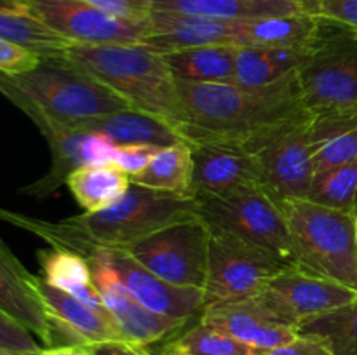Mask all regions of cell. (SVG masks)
I'll use <instances>...</instances> for the list:
<instances>
[{
    "mask_svg": "<svg viewBox=\"0 0 357 355\" xmlns=\"http://www.w3.org/2000/svg\"><path fill=\"white\" fill-rule=\"evenodd\" d=\"M162 56L178 82L236 84L237 45H202Z\"/></svg>",
    "mask_w": 357,
    "mask_h": 355,
    "instance_id": "cell-23",
    "label": "cell"
},
{
    "mask_svg": "<svg viewBox=\"0 0 357 355\" xmlns=\"http://www.w3.org/2000/svg\"><path fill=\"white\" fill-rule=\"evenodd\" d=\"M37 275L30 274L0 239V310L52 348V324L37 289Z\"/></svg>",
    "mask_w": 357,
    "mask_h": 355,
    "instance_id": "cell-20",
    "label": "cell"
},
{
    "mask_svg": "<svg viewBox=\"0 0 357 355\" xmlns=\"http://www.w3.org/2000/svg\"><path fill=\"white\" fill-rule=\"evenodd\" d=\"M0 93L35 122L51 148L52 162L47 174L21 190L23 194L33 195V197H47L66 183L73 171L86 166L82 150L87 129L73 127V125L56 120L47 111L42 110L33 100H30L20 87L14 86L9 75L2 72H0Z\"/></svg>",
    "mask_w": 357,
    "mask_h": 355,
    "instance_id": "cell-13",
    "label": "cell"
},
{
    "mask_svg": "<svg viewBox=\"0 0 357 355\" xmlns=\"http://www.w3.org/2000/svg\"><path fill=\"white\" fill-rule=\"evenodd\" d=\"M37 289L52 324V348L86 347L101 341L122 340L112 317L101 315L75 296L37 278Z\"/></svg>",
    "mask_w": 357,
    "mask_h": 355,
    "instance_id": "cell-18",
    "label": "cell"
},
{
    "mask_svg": "<svg viewBox=\"0 0 357 355\" xmlns=\"http://www.w3.org/2000/svg\"><path fill=\"white\" fill-rule=\"evenodd\" d=\"M153 10L216 17V19H255L303 13L293 0H152Z\"/></svg>",
    "mask_w": 357,
    "mask_h": 355,
    "instance_id": "cell-27",
    "label": "cell"
},
{
    "mask_svg": "<svg viewBox=\"0 0 357 355\" xmlns=\"http://www.w3.org/2000/svg\"><path fill=\"white\" fill-rule=\"evenodd\" d=\"M300 270L357 291V223L354 212L309 198L281 202Z\"/></svg>",
    "mask_w": 357,
    "mask_h": 355,
    "instance_id": "cell-4",
    "label": "cell"
},
{
    "mask_svg": "<svg viewBox=\"0 0 357 355\" xmlns=\"http://www.w3.org/2000/svg\"><path fill=\"white\" fill-rule=\"evenodd\" d=\"M38 261L42 267V278L54 287L63 289L68 294L93 308L101 315L112 317L93 282V274L87 260L80 254L65 249L40 251Z\"/></svg>",
    "mask_w": 357,
    "mask_h": 355,
    "instance_id": "cell-25",
    "label": "cell"
},
{
    "mask_svg": "<svg viewBox=\"0 0 357 355\" xmlns=\"http://www.w3.org/2000/svg\"><path fill=\"white\" fill-rule=\"evenodd\" d=\"M265 355H335L326 343L319 338L298 334L289 343L265 352Z\"/></svg>",
    "mask_w": 357,
    "mask_h": 355,
    "instance_id": "cell-38",
    "label": "cell"
},
{
    "mask_svg": "<svg viewBox=\"0 0 357 355\" xmlns=\"http://www.w3.org/2000/svg\"><path fill=\"white\" fill-rule=\"evenodd\" d=\"M52 355H84L80 347H61V348H49Z\"/></svg>",
    "mask_w": 357,
    "mask_h": 355,
    "instance_id": "cell-40",
    "label": "cell"
},
{
    "mask_svg": "<svg viewBox=\"0 0 357 355\" xmlns=\"http://www.w3.org/2000/svg\"><path fill=\"white\" fill-rule=\"evenodd\" d=\"M241 19L190 16V14L152 10L149 35L143 45L167 54L202 45H237L239 47Z\"/></svg>",
    "mask_w": 357,
    "mask_h": 355,
    "instance_id": "cell-19",
    "label": "cell"
},
{
    "mask_svg": "<svg viewBox=\"0 0 357 355\" xmlns=\"http://www.w3.org/2000/svg\"><path fill=\"white\" fill-rule=\"evenodd\" d=\"M267 47L243 45L237 47L236 84L243 87H265L282 79Z\"/></svg>",
    "mask_w": 357,
    "mask_h": 355,
    "instance_id": "cell-33",
    "label": "cell"
},
{
    "mask_svg": "<svg viewBox=\"0 0 357 355\" xmlns=\"http://www.w3.org/2000/svg\"><path fill=\"white\" fill-rule=\"evenodd\" d=\"M0 38L44 58H63L72 42L31 14L23 0H0Z\"/></svg>",
    "mask_w": 357,
    "mask_h": 355,
    "instance_id": "cell-21",
    "label": "cell"
},
{
    "mask_svg": "<svg viewBox=\"0 0 357 355\" xmlns=\"http://www.w3.org/2000/svg\"><path fill=\"white\" fill-rule=\"evenodd\" d=\"M82 129L103 132L115 145H152L164 148L183 141L178 129L166 120L136 110H122L105 115L87 122Z\"/></svg>",
    "mask_w": 357,
    "mask_h": 355,
    "instance_id": "cell-24",
    "label": "cell"
},
{
    "mask_svg": "<svg viewBox=\"0 0 357 355\" xmlns=\"http://www.w3.org/2000/svg\"><path fill=\"white\" fill-rule=\"evenodd\" d=\"M47 348L38 352H13V350H6V348H0V355H44Z\"/></svg>",
    "mask_w": 357,
    "mask_h": 355,
    "instance_id": "cell-42",
    "label": "cell"
},
{
    "mask_svg": "<svg viewBox=\"0 0 357 355\" xmlns=\"http://www.w3.org/2000/svg\"><path fill=\"white\" fill-rule=\"evenodd\" d=\"M199 216L211 228L225 230L274 254L286 267L298 268L282 205L264 187L223 197H199Z\"/></svg>",
    "mask_w": 357,
    "mask_h": 355,
    "instance_id": "cell-7",
    "label": "cell"
},
{
    "mask_svg": "<svg viewBox=\"0 0 357 355\" xmlns=\"http://www.w3.org/2000/svg\"><path fill=\"white\" fill-rule=\"evenodd\" d=\"M296 77L310 117L357 111V30L323 19Z\"/></svg>",
    "mask_w": 357,
    "mask_h": 355,
    "instance_id": "cell-6",
    "label": "cell"
},
{
    "mask_svg": "<svg viewBox=\"0 0 357 355\" xmlns=\"http://www.w3.org/2000/svg\"><path fill=\"white\" fill-rule=\"evenodd\" d=\"M23 3L72 44H143L149 35V19H119L84 0H23Z\"/></svg>",
    "mask_w": 357,
    "mask_h": 355,
    "instance_id": "cell-10",
    "label": "cell"
},
{
    "mask_svg": "<svg viewBox=\"0 0 357 355\" xmlns=\"http://www.w3.org/2000/svg\"><path fill=\"white\" fill-rule=\"evenodd\" d=\"M310 136L316 174L357 160V111L312 117Z\"/></svg>",
    "mask_w": 357,
    "mask_h": 355,
    "instance_id": "cell-22",
    "label": "cell"
},
{
    "mask_svg": "<svg viewBox=\"0 0 357 355\" xmlns=\"http://www.w3.org/2000/svg\"><path fill=\"white\" fill-rule=\"evenodd\" d=\"M199 320L260 352L289 343L300 334L298 326L286 319L261 289L250 298L206 306Z\"/></svg>",
    "mask_w": 357,
    "mask_h": 355,
    "instance_id": "cell-14",
    "label": "cell"
},
{
    "mask_svg": "<svg viewBox=\"0 0 357 355\" xmlns=\"http://www.w3.org/2000/svg\"><path fill=\"white\" fill-rule=\"evenodd\" d=\"M293 2L298 3V6L302 7L303 13L312 14L314 13V7L317 6V2H319V0H293Z\"/></svg>",
    "mask_w": 357,
    "mask_h": 355,
    "instance_id": "cell-41",
    "label": "cell"
},
{
    "mask_svg": "<svg viewBox=\"0 0 357 355\" xmlns=\"http://www.w3.org/2000/svg\"><path fill=\"white\" fill-rule=\"evenodd\" d=\"M162 355H178V354H173V352H169V350H167V348H164Z\"/></svg>",
    "mask_w": 357,
    "mask_h": 355,
    "instance_id": "cell-43",
    "label": "cell"
},
{
    "mask_svg": "<svg viewBox=\"0 0 357 355\" xmlns=\"http://www.w3.org/2000/svg\"><path fill=\"white\" fill-rule=\"evenodd\" d=\"M194 174L190 197H223L246 188L264 187L255 153L237 145L190 141Z\"/></svg>",
    "mask_w": 357,
    "mask_h": 355,
    "instance_id": "cell-16",
    "label": "cell"
},
{
    "mask_svg": "<svg viewBox=\"0 0 357 355\" xmlns=\"http://www.w3.org/2000/svg\"><path fill=\"white\" fill-rule=\"evenodd\" d=\"M354 214H356V223H357V207H356V212H354Z\"/></svg>",
    "mask_w": 357,
    "mask_h": 355,
    "instance_id": "cell-45",
    "label": "cell"
},
{
    "mask_svg": "<svg viewBox=\"0 0 357 355\" xmlns=\"http://www.w3.org/2000/svg\"><path fill=\"white\" fill-rule=\"evenodd\" d=\"M204 308L257 294L272 275L286 267L279 258L234 233L211 228ZM202 308V310H204Z\"/></svg>",
    "mask_w": 357,
    "mask_h": 355,
    "instance_id": "cell-9",
    "label": "cell"
},
{
    "mask_svg": "<svg viewBox=\"0 0 357 355\" xmlns=\"http://www.w3.org/2000/svg\"><path fill=\"white\" fill-rule=\"evenodd\" d=\"M194 214H199L194 197H178L138 184H131L112 207L56 223L0 207V221L40 237L54 249L72 251L86 260L100 249H126L149 233Z\"/></svg>",
    "mask_w": 357,
    "mask_h": 355,
    "instance_id": "cell-2",
    "label": "cell"
},
{
    "mask_svg": "<svg viewBox=\"0 0 357 355\" xmlns=\"http://www.w3.org/2000/svg\"><path fill=\"white\" fill-rule=\"evenodd\" d=\"M316 204L338 211L356 212L357 207V160L316 174L307 197Z\"/></svg>",
    "mask_w": 357,
    "mask_h": 355,
    "instance_id": "cell-32",
    "label": "cell"
},
{
    "mask_svg": "<svg viewBox=\"0 0 357 355\" xmlns=\"http://www.w3.org/2000/svg\"><path fill=\"white\" fill-rule=\"evenodd\" d=\"M300 334L323 340L335 355H357V298L300 324Z\"/></svg>",
    "mask_w": 357,
    "mask_h": 355,
    "instance_id": "cell-30",
    "label": "cell"
},
{
    "mask_svg": "<svg viewBox=\"0 0 357 355\" xmlns=\"http://www.w3.org/2000/svg\"><path fill=\"white\" fill-rule=\"evenodd\" d=\"M82 348L84 355H153L149 345L132 343L128 340H110L101 343L86 345Z\"/></svg>",
    "mask_w": 357,
    "mask_h": 355,
    "instance_id": "cell-39",
    "label": "cell"
},
{
    "mask_svg": "<svg viewBox=\"0 0 357 355\" xmlns=\"http://www.w3.org/2000/svg\"><path fill=\"white\" fill-rule=\"evenodd\" d=\"M65 184L84 212H96L117 204L132 183L115 164H101L79 167Z\"/></svg>",
    "mask_w": 357,
    "mask_h": 355,
    "instance_id": "cell-28",
    "label": "cell"
},
{
    "mask_svg": "<svg viewBox=\"0 0 357 355\" xmlns=\"http://www.w3.org/2000/svg\"><path fill=\"white\" fill-rule=\"evenodd\" d=\"M44 355H52V354H51V350H49V348H47V350H45V354H44Z\"/></svg>",
    "mask_w": 357,
    "mask_h": 355,
    "instance_id": "cell-44",
    "label": "cell"
},
{
    "mask_svg": "<svg viewBox=\"0 0 357 355\" xmlns=\"http://www.w3.org/2000/svg\"><path fill=\"white\" fill-rule=\"evenodd\" d=\"M9 79L51 117L73 127L82 129L105 115L132 110L114 90L65 56L40 59L33 70Z\"/></svg>",
    "mask_w": 357,
    "mask_h": 355,
    "instance_id": "cell-5",
    "label": "cell"
},
{
    "mask_svg": "<svg viewBox=\"0 0 357 355\" xmlns=\"http://www.w3.org/2000/svg\"><path fill=\"white\" fill-rule=\"evenodd\" d=\"M261 292L298 327L305 320L349 305L357 298L354 289L300 268H284L272 275Z\"/></svg>",
    "mask_w": 357,
    "mask_h": 355,
    "instance_id": "cell-15",
    "label": "cell"
},
{
    "mask_svg": "<svg viewBox=\"0 0 357 355\" xmlns=\"http://www.w3.org/2000/svg\"><path fill=\"white\" fill-rule=\"evenodd\" d=\"M310 118L278 132L255 152L261 184L279 204L289 198H305L312 187L316 173Z\"/></svg>",
    "mask_w": 357,
    "mask_h": 355,
    "instance_id": "cell-11",
    "label": "cell"
},
{
    "mask_svg": "<svg viewBox=\"0 0 357 355\" xmlns=\"http://www.w3.org/2000/svg\"><path fill=\"white\" fill-rule=\"evenodd\" d=\"M166 348L178 355H265V352L201 320L183 334H178Z\"/></svg>",
    "mask_w": 357,
    "mask_h": 355,
    "instance_id": "cell-31",
    "label": "cell"
},
{
    "mask_svg": "<svg viewBox=\"0 0 357 355\" xmlns=\"http://www.w3.org/2000/svg\"><path fill=\"white\" fill-rule=\"evenodd\" d=\"M93 282L112 315L122 340L139 345H152L176 334L188 320L164 317L139 305L122 285L117 271L112 267L107 249H100L87 258Z\"/></svg>",
    "mask_w": 357,
    "mask_h": 355,
    "instance_id": "cell-12",
    "label": "cell"
},
{
    "mask_svg": "<svg viewBox=\"0 0 357 355\" xmlns=\"http://www.w3.org/2000/svg\"><path fill=\"white\" fill-rule=\"evenodd\" d=\"M65 58L114 90L132 110L162 118L183 138L188 115L160 52L143 44H73Z\"/></svg>",
    "mask_w": 357,
    "mask_h": 355,
    "instance_id": "cell-3",
    "label": "cell"
},
{
    "mask_svg": "<svg viewBox=\"0 0 357 355\" xmlns=\"http://www.w3.org/2000/svg\"><path fill=\"white\" fill-rule=\"evenodd\" d=\"M178 90L188 115L185 143H227L255 153L272 136L310 118L296 72L265 87L178 82Z\"/></svg>",
    "mask_w": 357,
    "mask_h": 355,
    "instance_id": "cell-1",
    "label": "cell"
},
{
    "mask_svg": "<svg viewBox=\"0 0 357 355\" xmlns=\"http://www.w3.org/2000/svg\"><path fill=\"white\" fill-rule=\"evenodd\" d=\"M209 235L208 223L194 214L149 233L124 251L162 281L204 291Z\"/></svg>",
    "mask_w": 357,
    "mask_h": 355,
    "instance_id": "cell-8",
    "label": "cell"
},
{
    "mask_svg": "<svg viewBox=\"0 0 357 355\" xmlns=\"http://www.w3.org/2000/svg\"><path fill=\"white\" fill-rule=\"evenodd\" d=\"M159 146L152 145H119L112 164H115L119 169L124 171L131 178L149 166Z\"/></svg>",
    "mask_w": 357,
    "mask_h": 355,
    "instance_id": "cell-36",
    "label": "cell"
},
{
    "mask_svg": "<svg viewBox=\"0 0 357 355\" xmlns=\"http://www.w3.org/2000/svg\"><path fill=\"white\" fill-rule=\"evenodd\" d=\"M112 267L117 271L126 291L145 308L173 319L190 320L204 308V291L195 287H180L162 281L146 270L124 249H107Z\"/></svg>",
    "mask_w": 357,
    "mask_h": 355,
    "instance_id": "cell-17",
    "label": "cell"
},
{
    "mask_svg": "<svg viewBox=\"0 0 357 355\" xmlns=\"http://www.w3.org/2000/svg\"><path fill=\"white\" fill-rule=\"evenodd\" d=\"M323 19L307 13L288 16L241 19L239 47H282V45H310L316 40Z\"/></svg>",
    "mask_w": 357,
    "mask_h": 355,
    "instance_id": "cell-26",
    "label": "cell"
},
{
    "mask_svg": "<svg viewBox=\"0 0 357 355\" xmlns=\"http://www.w3.org/2000/svg\"><path fill=\"white\" fill-rule=\"evenodd\" d=\"M40 56H37L35 52L0 38V72L2 73L21 75V73L33 70L40 63Z\"/></svg>",
    "mask_w": 357,
    "mask_h": 355,
    "instance_id": "cell-35",
    "label": "cell"
},
{
    "mask_svg": "<svg viewBox=\"0 0 357 355\" xmlns=\"http://www.w3.org/2000/svg\"><path fill=\"white\" fill-rule=\"evenodd\" d=\"M33 336L35 334H31L26 327L0 310V348L13 352L44 350L45 347H40Z\"/></svg>",
    "mask_w": 357,
    "mask_h": 355,
    "instance_id": "cell-34",
    "label": "cell"
},
{
    "mask_svg": "<svg viewBox=\"0 0 357 355\" xmlns=\"http://www.w3.org/2000/svg\"><path fill=\"white\" fill-rule=\"evenodd\" d=\"M192 174H194L192 148L188 143L180 141L157 150L149 166L129 180L132 184L149 190L178 195V197H190Z\"/></svg>",
    "mask_w": 357,
    "mask_h": 355,
    "instance_id": "cell-29",
    "label": "cell"
},
{
    "mask_svg": "<svg viewBox=\"0 0 357 355\" xmlns=\"http://www.w3.org/2000/svg\"><path fill=\"white\" fill-rule=\"evenodd\" d=\"M312 16L357 30V0H319Z\"/></svg>",
    "mask_w": 357,
    "mask_h": 355,
    "instance_id": "cell-37",
    "label": "cell"
}]
</instances>
